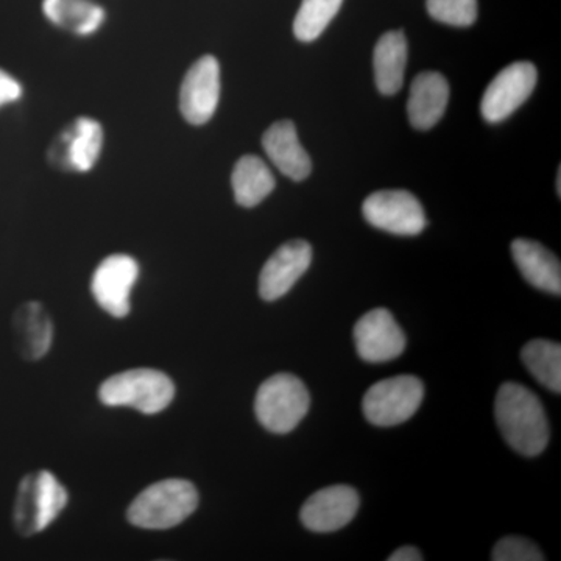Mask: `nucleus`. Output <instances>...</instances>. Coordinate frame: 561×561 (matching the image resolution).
<instances>
[{
    "label": "nucleus",
    "instance_id": "obj_1",
    "mask_svg": "<svg viewBox=\"0 0 561 561\" xmlns=\"http://www.w3.org/2000/svg\"><path fill=\"white\" fill-rule=\"evenodd\" d=\"M494 416L502 437L526 457L545 451L551 438L548 415L540 398L518 382L502 383L494 401Z\"/></svg>",
    "mask_w": 561,
    "mask_h": 561
},
{
    "label": "nucleus",
    "instance_id": "obj_2",
    "mask_svg": "<svg viewBox=\"0 0 561 561\" xmlns=\"http://www.w3.org/2000/svg\"><path fill=\"white\" fill-rule=\"evenodd\" d=\"M198 491L184 479H164L140 491L128 507V522L139 529L168 530L197 511Z\"/></svg>",
    "mask_w": 561,
    "mask_h": 561
},
{
    "label": "nucleus",
    "instance_id": "obj_3",
    "mask_svg": "<svg viewBox=\"0 0 561 561\" xmlns=\"http://www.w3.org/2000/svg\"><path fill=\"white\" fill-rule=\"evenodd\" d=\"M175 397V386L165 373L135 368L117 373L102 382L99 398L108 408H131L154 415L165 411Z\"/></svg>",
    "mask_w": 561,
    "mask_h": 561
},
{
    "label": "nucleus",
    "instance_id": "obj_4",
    "mask_svg": "<svg viewBox=\"0 0 561 561\" xmlns=\"http://www.w3.org/2000/svg\"><path fill=\"white\" fill-rule=\"evenodd\" d=\"M311 408L308 387L290 373H279L261 383L254 400L256 419L273 434H289Z\"/></svg>",
    "mask_w": 561,
    "mask_h": 561
},
{
    "label": "nucleus",
    "instance_id": "obj_5",
    "mask_svg": "<svg viewBox=\"0 0 561 561\" xmlns=\"http://www.w3.org/2000/svg\"><path fill=\"white\" fill-rule=\"evenodd\" d=\"M68 505V490L50 471L25 476L18 489L14 526L24 537L44 531Z\"/></svg>",
    "mask_w": 561,
    "mask_h": 561
},
{
    "label": "nucleus",
    "instance_id": "obj_6",
    "mask_svg": "<svg viewBox=\"0 0 561 561\" xmlns=\"http://www.w3.org/2000/svg\"><path fill=\"white\" fill-rule=\"evenodd\" d=\"M424 386L412 375L394 376L373 383L362 401L365 419L373 426L391 427L405 423L419 412Z\"/></svg>",
    "mask_w": 561,
    "mask_h": 561
},
{
    "label": "nucleus",
    "instance_id": "obj_7",
    "mask_svg": "<svg viewBox=\"0 0 561 561\" xmlns=\"http://www.w3.org/2000/svg\"><path fill=\"white\" fill-rule=\"evenodd\" d=\"M362 213L371 227L394 236H419L427 227L423 205L404 190L373 192L365 198Z\"/></svg>",
    "mask_w": 561,
    "mask_h": 561
},
{
    "label": "nucleus",
    "instance_id": "obj_8",
    "mask_svg": "<svg viewBox=\"0 0 561 561\" xmlns=\"http://www.w3.org/2000/svg\"><path fill=\"white\" fill-rule=\"evenodd\" d=\"M537 81V68L529 61L512 62L502 69L483 92V119L490 124H500L511 117L530 98Z\"/></svg>",
    "mask_w": 561,
    "mask_h": 561
},
{
    "label": "nucleus",
    "instance_id": "obj_9",
    "mask_svg": "<svg viewBox=\"0 0 561 561\" xmlns=\"http://www.w3.org/2000/svg\"><path fill=\"white\" fill-rule=\"evenodd\" d=\"M139 276L138 262L128 254H111L95 268L91 291L103 311L124 319L131 311L130 295Z\"/></svg>",
    "mask_w": 561,
    "mask_h": 561
},
{
    "label": "nucleus",
    "instance_id": "obj_10",
    "mask_svg": "<svg viewBox=\"0 0 561 561\" xmlns=\"http://www.w3.org/2000/svg\"><path fill=\"white\" fill-rule=\"evenodd\" d=\"M220 101V65L213 55L195 61L180 91V110L192 125L210 121Z\"/></svg>",
    "mask_w": 561,
    "mask_h": 561
},
{
    "label": "nucleus",
    "instance_id": "obj_11",
    "mask_svg": "<svg viewBox=\"0 0 561 561\" xmlns=\"http://www.w3.org/2000/svg\"><path fill=\"white\" fill-rule=\"evenodd\" d=\"M354 342L360 359L368 364H386L398 359L405 350V335L389 309L365 313L354 327Z\"/></svg>",
    "mask_w": 561,
    "mask_h": 561
},
{
    "label": "nucleus",
    "instance_id": "obj_12",
    "mask_svg": "<svg viewBox=\"0 0 561 561\" xmlns=\"http://www.w3.org/2000/svg\"><path fill=\"white\" fill-rule=\"evenodd\" d=\"M359 493L350 485L316 491L300 512L302 526L317 534H331L348 526L359 511Z\"/></svg>",
    "mask_w": 561,
    "mask_h": 561
},
{
    "label": "nucleus",
    "instance_id": "obj_13",
    "mask_svg": "<svg viewBox=\"0 0 561 561\" xmlns=\"http://www.w3.org/2000/svg\"><path fill=\"white\" fill-rule=\"evenodd\" d=\"M311 243L295 239L280 245L268 257L260 275V295L264 301H276L289 294L311 267Z\"/></svg>",
    "mask_w": 561,
    "mask_h": 561
},
{
    "label": "nucleus",
    "instance_id": "obj_14",
    "mask_svg": "<svg viewBox=\"0 0 561 561\" xmlns=\"http://www.w3.org/2000/svg\"><path fill=\"white\" fill-rule=\"evenodd\" d=\"M262 147L287 179L302 181L312 172V161L301 146L294 122L279 121L262 136Z\"/></svg>",
    "mask_w": 561,
    "mask_h": 561
},
{
    "label": "nucleus",
    "instance_id": "obj_15",
    "mask_svg": "<svg viewBox=\"0 0 561 561\" xmlns=\"http://www.w3.org/2000/svg\"><path fill=\"white\" fill-rule=\"evenodd\" d=\"M449 83L442 73L423 72L412 81L408 114L415 130H431L440 122L449 102Z\"/></svg>",
    "mask_w": 561,
    "mask_h": 561
},
{
    "label": "nucleus",
    "instance_id": "obj_16",
    "mask_svg": "<svg viewBox=\"0 0 561 561\" xmlns=\"http://www.w3.org/2000/svg\"><path fill=\"white\" fill-rule=\"evenodd\" d=\"M512 256L524 279L535 289L560 297L561 265L551 250L529 239H516L512 243Z\"/></svg>",
    "mask_w": 561,
    "mask_h": 561
},
{
    "label": "nucleus",
    "instance_id": "obj_17",
    "mask_svg": "<svg viewBox=\"0 0 561 561\" xmlns=\"http://www.w3.org/2000/svg\"><path fill=\"white\" fill-rule=\"evenodd\" d=\"M18 351L28 360L43 359L54 342V323L39 302H25L13 319Z\"/></svg>",
    "mask_w": 561,
    "mask_h": 561
},
{
    "label": "nucleus",
    "instance_id": "obj_18",
    "mask_svg": "<svg viewBox=\"0 0 561 561\" xmlns=\"http://www.w3.org/2000/svg\"><path fill=\"white\" fill-rule=\"evenodd\" d=\"M405 65H408V39L404 32H387L379 38L373 55L375 81L383 95H394L404 83Z\"/></svg>",
    "mask_w": 561,
    "mask_h": 561
},
{
    "label": "nucleus",
    "instance_id": "obj_19",
    "mask_svg": "<svg viewBox=\"0 0 561 561\" xmlns=\"http://www.w3.org/2000/svg\"><path fill=\"white\" fill-rule=\"evenodd\" d=\"M236 203L243 208H254L275 190L276 181L271 168L254 154H245L236 162L231 175Z\"/></svg>",
    "mask_w": 561,
    "mask_h": 561
},
{
    "label": "nucleus",
    "instance_id": "obj_20",
    "mask_svg": "<svg viewBox=\"0 0 561 561\" xmlns=\"http://www.w3.org/2000/svg\"><path fill=\"white\" fill-rule=\"evenodd\" d=\"M44 14L58 27L87 36L105 21V11L91 0H44Z\"/></svg>",
    "mask_w": 561,
    "mask_h": 561
},
{
    "label": "nucleus",
    "instance_id": "obj_21",
    "mask_svg": "<svg viewBox=\"0 0 561 561\" xmlns=\"http://www.w3.org/2000/svg\"><path fill=\"white\" fill-rule=\"evenodd\" d=\"M68 138V150L65 158L68 168L73 171L88 172L94 168L101 157L103 146L102 125L94 119L81 117L76 122L72 131L66 135Z\"/></svg>",
    "mask_w": 561,
    "mask_h": 561
},
{
    "label": "nucleus",
    "instance_id": "obj_22",
    "mask_svg": "<svg viewBox=\"0 0 561 561\" xmlns=\"http://www.w3.org/2000/svg\"><path fill=\"white\" fill-rule=\"evenodd\" d=\"M522 359L530 375L541 386L560 394L561 391V346L551 341H531L524 345Z\"/></svg>",
    "mask_w": 561,
    "mask_h": 561
},
{
    "label": "nucleus",
    "instance_id": "obj_23",
    "mask_svg": "<svg viewBox=\"0 0 561 561\" xmlns=\"http://www.w3.org/2000/svg\"><path fill=\"white\" fill-rule=\"evenodd\" d=\"M343 0H302L294 21V33L301 43L319 39L337 16Z\"/></svg>",
    "mask_w": 561,
    "mask_h": 561
},
{
    "label": "nucleus",
    "instance_id": "obj_24",
    "mask_svg": "<svg viewBox=\"0 0 561 561\" xmlns=\"http://www.w3.org/2000/svg\"><path fill=\"white\" fill-rule=\"evenodd\" d=\"M427 13L453 27H471L478 21V0H427Z\"/></svg>",
    "mask_w": 561,
    "mask_h": 561
},
{
    "label": "nucleus",
    "instance_id": "obj_25",
    "mask_svg": "<svg viewBox=\"0 0 561 561\" xmlns=\"http://www.w3.org/2000/svg\"><path fill=\"white\" fill-rule=\"evenodd\" d=\"M491 560L494 561H542L540 548L523 537H505L494 546Z\"/></svg>",
    "mask_w": 561,
    "mask_h": 561
},
{
    "label": "nucleus",
    "instance_id": "obj_26",
    "mask_svg": "<svg viewBox=\"0 0 561 561\" xmlns=\"http://www.w3.org/2000/svg\"><path fill=\"white\" fill-rule=\"evenodd\" d=\"M22 95L21 84L13 77L0 69V106L7 103L20 101Z\"/></svg>",
    "mask_w": 561,
    "mask_h": 561
},
{
    "label": "nucleus",
    "instance_id": "obj_27",
    "mask_svg": "<svg viewBox=\"0 0 561 561\" xmlns=\"http://www.w3.org/2000/svg\"><path fill=\"white\" fill-rule=\"evenodd\" d=\"M389 561H421L423 560V556L415 546H402V548L398 549L391 553Z\"/></svg>",
    "mask_w": 561,
    "mask_h": 561
},
{
    "label": "nucleus",
    "instance_id": "obj_28",
    "mask_svg": "<svg viewBox=\"0 0 561 561\" xmlns=\"http://www.w3.org/2000/svg\"><path fill=\"white\" fill-rule=\"evenodd\" d=\"M561 179V175H560V169H559V176H557V194H559V197H560V180Z\"/></svg>",
    "mask_w": 561,
    "mask_h": 561
}]
</instances>
